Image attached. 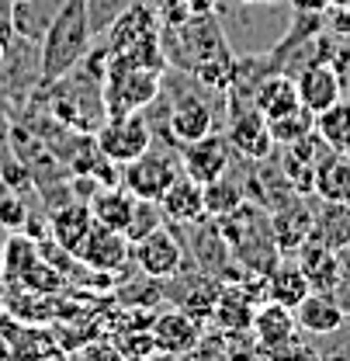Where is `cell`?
Segmentation results:
<instances>
[{
	"label": "cell",
	"mask_w": 350,
	"mask_h": 361,
	"mask_svg": "<svg viewBox=\"0 0 350 361\" xmlns=\"http://www.w3.org/2000/svg\"><path fill=\"white\" fill-rule=\"evenodd\" d=\"M347 323H350V316H347Z\"/></svg>",
	"instance_id": "cell-42"
},
{
	"label": "cell",
	"mask_w": 350,
	"mask_h": 361,
	"mask_svg": "<svg viewBox=\"0 0 350 361\" xmlns=\"http://www.w3.org/2000/svg\"><path fill=\"white\" fill-rule=\"evenodd\" d=\"M84 268L90 271H101V274H118L132 261V243L125 233L118 229H108V226L94 223L90 233L84 236V243L77 247L73 254Z\"/></svg>",
	"instance_id": "cell-6"
},
{
	"label": "cell",
	"mask_w": 350,
	"mask_h": 361,
	"mask_svg": "<svg viewBox=\"0 0 350 361\" xmlns=\"http://www.w3.org/2000/svg\"><path fill=\"white\" fill-rule=\"evenodd\" d=\"M94 49V21H90V0H63V7L52 14L42 35V59H39V84L49 87L70 70H77Z\"/></svg>",
	"instance_id": "cell-1"
},
{
	"label": "cell",
	"mask_w": 350,
	"mask_h": 361,
	"mask_svg": "<svg viewBox=\"0 0 350 361\" xmlns=\"http://www.w3.org/2000/svg\"><path fill=\"white\" fill-rule=\"evenodd\" d=\"M25 4H35V0H14V7H25Z\"/></svg>",
	"instance_id": "cell-40"
},
{
	"label": "cell",
	"mask_w": 350,
	"mask_h": 361,
	"mask_svg": "<svg viewBox=\"0 0 350 361\" xmlns=\"http://www.w3.org/2000/svg\"><path fill=\"white\" fill-rule=\"evenodd\" d=\"M312 223H315V216L308 212V205L302 198H292V202L277 205L270 212V236H274L277 250H299L312 236Z\"/></svg>",
	"instance_id": "cell-17"
},
{
	"label": "cell",
	"mask_w": 350,
	"mask_h": 361,
	"mask_svg": "<svg viewBox=\"0 0 350 361\" xmlns=\"http://www.w3.org/2000/svg\"><path fill=\"white\" fill-rule=\"evenodd\" d=\"M94 146L104 160H111L115 167H125L135 157H142L153 146V129L142 118V111H122V115H108L97 133H94Z\"/></svg>",
	"instance_id": "cell-2"
},
{
	"label": "cell",
	"mask_w": 350,
	"mask_h": 361,
	"mask_svg": "<svg viewBox=\"0 0 350 361\" xmlns=\"http://www.w3.org/2000/svg\"><path fill=\"white\" fill-rule=\"evenodd\" d=\"M250 337L257 341L261 351H277L292 341H299V323H295V310L263 299L254 310V323H250Z\"/></svg>",
	"instance_id": "cell-12"
},
{
	"label": "cell",
	"mask_w": 350,
	"mask_h": 361,
	"mask_svg": "<svg viewBox=\"0 0 350 361\" xmlns=\"http://www.w3.org/2000/svg\"><path fill=\"white\" fill-rule=\"evenodd\" d=\"M295 323H299L302 334L330 337V334H337L347 323V313H344V306H340V299L333 292H308L306 299L295 306Z\"/></svg>",
	"instance_id": "cell-14"
},
{
	"label": "cell",
	"mask_w": 350,
	"mask_h": 361,
	"mask_svg": "<svg viewBox=\"0 0 350 361\" xmlns=\"http://www.w3.org/2000/svg\"><path fill=\"white\" fill-rule=\"evenodd\" d=\"M315 133V115L308 111V108H295V111H288V115H281V118H270V135H274V146H292V142H299V139H306V135Z\"/></svg>",
	"instance_id": "cell-27"
},
{
	"label": "cell",
	"mask_w": 350,
	"mask_h": 361,
	"mask_svg": "<svg viewBox=\"0 0 350 361\" xmlns=\"http://www.w3.org/2000/svg\"><path fill=\"white\" fill-rule=\"evenodd\" d=\"M243 202H246V195H243V188L236 180L219 178V180H212V184H205V212L212 219H222V216L236 212Z\"/></svg>",
	"instance_id": "cell-28"
},
{
	"label": "cell",
	"mask_w": 350,
	"mask_h": 361,
	"mask_svg": "<svg viewBox=\"0 0 350 361\" xmlns=\"http://www.w3.org/2000/svg\"><path fill=\"white\" fill-rule=\"evenodd\" d=\"M225 139L232 146V153H239L250 164H263L274 153V135H270V122L263 118L254 104H239L232 108Z\"/></svg>",
	"instance_id": "cell-5"
},
{
	"label": "cell",
	"mask_w": 350,
	"mask_h": 361,
	"mask_svg": "<svg viewBox=\"0 0 350 361\" xmlns=\"http://www.w3.org/2000/svg\"><path fill=\"white\" fill-rule=\"evenodd\" d=\"M222 281L219 278H208V274H198L194 285L180 295V310L187 316H194L198 323H212V313H215V302H219Z\"/></svg>",
	"instance_id": "cell-26"
},
{
	"label": "cell",
	"mask_w": 350,
	"mask_h": 361,
	"mask_svg": "<svg viewBox=\"0 0 350 361\" xmlns=\"http://www.w3.org/2000/svg\"><path fill=\"white\" fill-rule=\"evenodd\" d=\"M0 361H11V348H7V341H4V334H0Z\"/></svg>",
	"instance_id": "cell-36"
},
{
	"label": "cell",
	"mask_w": 350,
	"mask_h": 361,
	"mask_svg": "<svg viewBox=\"0 0 350 361\" xmlns=\"http://www.w3.org/2000/svg\"><path fill=\"white\" fill-rule=\"evenodd\" d=\"M180 174H184L180 171V153L149 146L142 157H135L132 164L122 167V188L135 198H142V202H160Z\"/></svg>",
	"instance_id": "cell-3"
},
{
	"label": "cell",
	"mask_w": 350,
	"mask_h": 361,
	"mask_svg": "<svg viewBox=\"0 0 350 361\" xmlns=\"http://www.w3.org/2000/svg\"><path fill=\"white\" fill-rule=\"evenodd\" d=\"M149 330H153L156 355H167V358H180V355L198 351V344L205 337V323H198L194 316H187L184 310L156 313Z\"/></svg>",
	"instance_id": "cell-8"
},
{
	"label": "cell",
	"mask_w": 350,
	"mask_h": 361,
	"mask_svg": "<svg viewBox=\"0 0 350 361\" xmlns=\"http://www.w3.org/2000/svg\"><path fill=\"white\" fill-rule=\"evenodd\" d=\"M250 104H254L263 118L270 122V118H281V115L295 111L302 101H299V87H295L292 77H285V73H270V77H261V84L254 87Z\"/></svg>",
	"instance_id": "cell-21"
},
{
	"label": "cell",
	"mask_w": 350,
	"mask_h": 361,
	"mask_svg": "<svg viewBox=\"0 0 350 361\" xmlns=\"http://www.w3.org/2000/svg\"><path fill=\"white\" fill-rule=\"evenodd\" d=\"M160 223H163L160 202H142V198H135V212H132V223H129V229H125L129 243L142 240L146 233H153V229H156Z\"/></svg>",
	"instance_id": "cell-30"
},
{
	"label": "cell",
	"mask_w": 350,
	"mask_h": 361,
	"mask_svg": "<svg viewBox=\"0 0 350 361\" xmlns=\"http://www.w3.org/2000/svg\"><path fill=\"white\" fill-rule=\"evenodd\" d=\"M299 264L306 271L312 292H337L347 281V268H344L340 250H333V247H326V243H319L312 236L299 247Z\"/></svg>",
	"instance_id": "cell-10"
},
{
	"label": "cell",
	"mask_w": 350,
	"mask_h": 361,
	"mask_svg": "<svg viewBox=\"0 0 350 361\" xmlns=\"http://www.w3.org/2000/svg\"><path fill=\"white\" fill-rule=\"evenodd\" d=\"M312 195H319V202L350 205V153L323 149V157L315 160Z\"/></svg>",
	"instance_id": "cell-16"
},
{
	"label": "cell",
	"mask_w": 350,
	"mask_h": 361,
	"mask_svg": "<svg viewBox=\"0 0 350 361\" xmlns=\"http://www.w3.org/2000/svg\"><path fill=\"white\" fill-rule=\"evenodd\" d=\"M25 223H28V202H25L18 191L0 195V226L11 229V233H18Z\"/></svg>",
	"instance_id": "cell-31"
},
{
	"label": "cell",
	"mask_w": 350,
	"mask_h": 361,
	"mask_svg": "<svg viewBox=\"0 0 350 361\" xmlns=\"http://www.w3.org/2000/svg\"><path fill=\"white\" fill-rule=\"evenodd\" d=\"M312 240L333 247V250H347L350 247V205L337 202H323V209L315 212L312 223Z\"/></svg>",
	"instance_id": "cell-24"
},
{
	"label": "cell",
	"mask_w": 350,
	"mask_h": 361,
	"mask_svg": "<svg viewBox=\"0 0 350 361\" xmlns=\"http://www.w3.org/2000/svg\"><path fill=\"white\" fill-rule=\"evenodd\" d=\"M39 261V243H32L28 236H11L7 240V247H4V257H0V274L7 278V281H18L28 264H35Z\"/></svg>",
	"instance_id": "cell-29"
},
{
	"label": "cell",
	"mask_w": 350,
	"mask_h": 361,
	"mask_svg": "<svg viewBox=\"0 0 350 361\" xmlns=\"http://www.w3.org/2000/svg\"><path fill=\"white\" fill-rule=\"evenodd\" d=\"M295 4V11H302V14H319L323 7H330V0H292Z\"/></svg>",
	"instance_id": "cell-35"
},
{
	"label": "cell",
	"mask_w": 350,
	"mask_h": 361,
	"mask_svg": "<svg viewBox=\"0 0 350 361\" xmlns=\"http://www.w3.org/2000/svg\"><path fill=\"white\" fill-rule=\"evenodd\" d=\"M295 87H299L302 108L319 115V111L333 108L344 97V77H340V70L333 63H308L306 70L295 77Z\"/></svg>",
	"instance_id": "cell-11"
},
{
	"label": "cell",
	"mask_w": 350,
	"mask_h": 361,
	"mask_svg": "<svg viewBox=\"0 0 350 361\" xmlns=\"http://www.w3.org/2000/svg\"><path fill=\"white\" fill-rule=\"evenodd\" d=\"M11 348V361H59L63 348L56 341V334H49L42 323H18L14 319V334L4 337Z\"/></svg>",
	"instance_id": "cell-18"
},
{
	"label": "cell",
	"mask_w": 350,
	"mask_h": 361,
	"mask_svg": "<svg viewBox=\"0 0 350 361\" xmlns=\"http://www.w3.org/2000/svg\"><path fill=\"white\" fill-rule=\"evenodd\" d=\"M160 212H163V223L174 226H194L201 219H208V212H205V184L180 174L167 188V195L160 198Z\"/></svg>",
	"instance_id": "cell-13"
},
{
	"label": "cell",
	"mask_w": 350,
	"mask_h": 361,
	"mask_svg": "<svg viewBox=\"0 0 350 361\" xmlns=\"http://www.w3.org/2000/svg\"><path fill=\"white\" fill-rule=\"evenodd\" d=\"M87 205L94 223L125 233L132 223V212H135V195H129L122 184H101V188H94Z\"/></svg>",
	"instance_id": "cell-19"
},
{
	"label": "cell",
	"mask_w": 350,
	"mask_h": 361,
	"mask_svg": "<svg viewBox=\"0 0 350 361\" xmlns=\"http://www.w3.org/2000/svg\"><path fill=\"white\" fill-rule=\"evenodd\" d=\"M167 133H170V139H174L177 146L198 142V139H205L208 133H215V111H212V104L201 94H194V90L174 97V104L167 111Z\"/></svg>",
	"instance_id": "cell-9"
},
{
	"label": "cell",
	"mask_w": 350,
	"mask_h": 361,
	"mask_svg": "<svg viewBox=\"0 0 350 361\" xmlns=\"http://www.w3.org/2000/svg\"><path fill=\"white\" fill-rule=\"evenodd\" d=\"M132 261L146 278L167 281V278H177V271L184 268V243L167 226H156L153 233L132 243Z\"/></svg>",
	"instance_id": "cell-4"
},
{
	"label": "cell",
	"mask_w": 350,
	"mask_h": 361,
	"mask_svg": "<svg viewBox=\"0 0 350 361\" xmlns=\"http://www.w3.org/2000/svg\"><path fill=\"white\" fill-rule=\"evenodd\" d=\"M14 32V0H0V42H7Z\"/></svg>",
	"instance_id": "cell-34"
},
{
	"label": "cell",
	"mask_w": 350,
	"mask_h": 361,
	"mask_svg": "<svg viewBox=\"0 0 350 361\" xmlns=\"http://www.w3.org/2000/svg\"><path fill=\"white\" fill-rule=\"evenodd\" d=\"M156 32H160L156 7H149V4L135 0V4H129V7H125V11H122V14L111 21L104 49H108V52H122V49L142 42V39H149V35H156Z\"/></svg>",
	"instance_id": "cell-15"
},
{
	"label": "cell",
	"mask_w": 350,
	"mask_h": 361,
	"mask_svg": "<svg viewBox=\"0 0 350 361\" xmlns=\"http://www.w3.org/2000/svg\"><path fill=\"white\" fill-rule=\"evenodd\" d=\"M125 361H160V355H129Z\"/></svg>",
	"instance_id": "cell-37"
},
{
	"label": "cell",
	"mask_w": 350,
	"mask_h": 361,
	"mask_svg": "<svg viewBox=\"0 0 350 361\" xmlns=\"http://www.w3.org/2000/svg\"><path fill=\"white\" fill-rule=\"evenodd\" d=\"M229 160H232V146L222 133H208L198 142L180 146V171L198 184H212L229 174Z\"/></svg>",
	"instance_id": "cell-7"
},
{
	"label": "cell",
	"mask_w": 350,
	"mask_h": 361,
	"mask_svg": "<svg viewBox=\"0 0 350 361\" xmlns=\"http://www.w3.org/2000/svg\"><path fill=\"white\" fill-rule=\"evenodd\" d=\"M267 355V361H323L312 348H306L302 341H292V344H285V348H277V351H261Z\"/></svg>",
	"instance_id": "cell-33"
},
{
	"label": "cell",
	"mask_w": 350,
	"mask_h": 361,
	"mask_svg": "<svg viewBox=\"0 0 350 361\" xmlns=\"http://www.w3.org/2000/svg\"><path fill=\"white\" fill-rule=\"evenodd\" d=\"M315 135L326 142V149L350 153V101H337L333 108L315 115Z\"/></svg>",
	"instance_id": "cell-25"
},
{
	"label": "cell",
	"mask_w": 350,
	"mask_h": 361,
	"mask_svg": "<svg viewBox=\"0 0 350 361\" xmlns=\"http://www.w3.org/2000/svg\"><path fill=\"white\" fill-rule=\"evenodd\" d=\"M330 7H340V11H347L350 0H330Z\"/></svg>",
	"instance_id": "cell-38"
},
{
	"label": "cell",
	"mask_w": 350,
	"mask_h": 361,
	"mask_svg": "<svg viewBox=\"0 0 350 361\" xmlns=\"http://www.w3.org/2000/svg\"><path fill=\"white\" fill-rule=\"evenodd\" d=\"M243 4H277V0H243Z\"/></svg>",
	"instance_id": "cell-39"
},
{
	"label": "cell",
	"mask_w": 350,
	"mask_h": 361,
	"mask_svg": "<svg viewBox=\"0 0 350 361\" xmlns=\"http://www.w3.org/2000/svg\"><path fill=\"white\" fill-rule=\"evenodd\" d=\"M73 358L77 361H125V355H122V348L115 341H87L84 348L73 351Z\"/></svg>",
	"instance_id": "cell-32"
},
{
	"label": "cell",
	"mask_w": 350,
	"mask_h": 361,
	"mask_svg": "<svg viewBox=\"0 0 350 361\" xmlns=\"http://www.w3.org/2000/svg\"><path fill=\"white\" fill-rule=\"evenodd\" d=\"M0 195H4V180H0Z\"/></svg>",
	"instance_id": "cell-41"
},
{
	"label": "cell",
	"mask_w": 350,
	"mask_h": 361,
	"mask_svg": "<svg viewBox=\"0 0 350 361\" xmlns=\"http://www.w3.org/2000/svg\"><path fill=\"white\" fill-rule=\"evenodd\" d=\"M254 310H257L254 295L239 281H229V285H222L212 323L219 326L222 334H246L250 323H254Z\"/></svg>",
	"instance_id": "cell-20"
},
{
	"label": "cell",
	"mask_w": 350,
	"mask_h": 361,
	"mask_svg": "<svg viewBox=\"0 0 350 361\" xmlns=\"http://www.w3.org/2000/svg\"><path fill=\"white\" fill-rule=\"evenodd\" d=\"M312 292L306 271L299 261H277L274 268L267 271V299L270 302H281L288 310H295L302 299Z\"/></svg>",
	"instance_id": "cell-23"
},
{
	"label": "cell",
	"mask_w": 350,
	"mask_h": 361,
	"mask_svg": "<svg viewBox=\"0 0 350 361\" xmlns=\"http://www.w3.org/2000/svg\"><path fill=\"white\" fill-rule=\"evenodd\" d=\"M90 226H94V216H90L87 202H70V205H63V209H56V212L49 216L52 240H56L70 257H73L77 247L84 243V236L90 233Z\"/></svg>",
	"instance_id": "cell-22"
}]
</instances>
